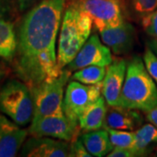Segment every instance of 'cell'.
Masks as SVG:
<instances>
[{"label":"cell","mask_w":157,"mask_h":157,"mask_svg":"<svg viewBox=\"0 0 157 157\" xmlns=\"http://www.w3.org/2000/svg\"><path fill=\"white\" fill-rule=\"evenodd\" d=\"M67 0H41L23 17L17 32L14 70L32 89L63 72L58 63L56 39Z\"/></svg>","instance_id":"obj_1"},{"label":"cell","mask_w":157,"mask_h":157,"mask_svg":"<svg viewBox=\"0 0 157 157\" xmlns=\"http://www.w3.org/2000/svg\"><path fill=\"white\" fill-rule=\"evenodd\" d=\"M157 106V86L140 57L128 64L119 107L148 112Z\"/></svg>","instance_id":"obj_2"},{"label":"cell","mask_w":157,"mask_h":157,"mask_svg":"<svg viewBox=\"0 0 157 157\" xmlns=\"http://www.w3.org/2000/svg\"><path fill=\"white\" fill-rule=\"evenodd\" d=\"M93 26L91 17L73 4H67L63 14L58 46V63L67 67L89 39Z\"/></svg>","instance_id":"obj_3"},{"label":"cell","mask_w":157,"mask_h":157,"mask_svg":"<svg viewBox=\"0 0 157 157\" xmlns=\"http://www.w3.org/2000/svg\"><path fill=\"white\" fill-rule=\"evenodd\" d=\"M34 111L32 90L23 81L11 79L0 88V112L19 126L33 121Z\"/></svg>","instance_id":"obj_4"},{"label":"cell","mask_w":157,"mask_h":157,"mask_svg":"<svg viewBox=\"0 0 157 157\" xmlns=\"http://www.w3.org/2000/svg\"><path fill=\"white\" fill-rule=\"evenodd\" d=\"M70 77L71 71L64 69L61 74L55 79L44 82L31 89L34 104L32 121L46 116L64 113V89Z\"/></svg>","instance_id":"obj_5"},{"label":"cell","mask_w":157,"mask_h":157,"mask_svg":"<svg viewBox=\"0 0 157 157\" xmlns=\"http://www.w3.org/2000/svg\"><path fill=\"white\" fill-rule=\"evenodd\" d=\"M67 2L86 13L99 32L118 26L125 21L126 9L122 0H73Z\"/></svg>","instance_id":"obj_6"},{"label":"cell","mask_w":157,"mask_h":157,"mask_svg":"<svg viewBox=\"0 0 157 157\" xmlns=\"http://www.w3.org/2000/svg\"><path fill=\"white\" fill-rule=\"evenodd\" d=\"M102 83L86 85L71 81L67 85L63 102L64 113L72 121L78 122V117L101 96Z\"/></svg>","instance_id":"obj_7"},{"label":"cell","mask_w":157,"mask_h":157,"mask_svg":"<svg viewBox=\"0 0 157 157\" xmlns=\"http://www.w3.org/2000/svg\"><path fill=\"white\" fill-rule=\"evenodd\" d=\"M78 122L63 113L32 121L28 133L32 136H47L72 142L78 139Z\"/></svg>","instance_id":"obj_8"},{"label":"cell","mask_w":157,"mask_h":157,"mask_svg":"<svg viewBox=\"0 0 157 157\" xmlns=\"http://www.w3.org/2000/svg\"><path fill=\"white\" fill-rule=\"evenodd\" d=\"M113 60L110 48L99 39V36L91 35L78 54L67 66L69 71H76L89 66L108 67Z\"/></svg>","instance_id":"obj_9"},{"label":"cell","mask_w":157,"mask_h":157,"mask_svg":"<svg viewBox=\"0 0 157 157\" xmlns=\"http://www.w3.org/2000/svg\"><path fill=\"white\" fill-rule=\"evenodd\" d=\"M21 156H70V144L66 140H55V138L47 136H33L23 144Z\"/></svg>","instance_id":"obj_10"},{"label":"cell","mask_w":157,"mask_h":157,"mask_svg":"<svg viewBox=\"0 0 157 157\" xmlns=\"http://www.w3.org/2000/svg\"><path fill=\"white\" fill-rule=\"evenodd\" d=\"M127 63L117 58L107 67L106 76L102 82V94L109 107H117L127 73Z\"/></svg>","instance_id":"obj_11"},{"label":"cell","mask_w":157,"mask_h":157,"mask_svg":"<svg viewBox=\"0 0 157 157\" xmlns=\"http://www.w3.org/2000/svg\"><path fill=\"white\" fill-rule=\"evenodd\" d=\"M101 41L107 45L115 55L128 53L135 39V29L129 22L124 21L120 25L101 30Z\"/></svg>","instance_id":"obj_12"},{"label":"cell","mask_w":157,"mask_h":157,"mask_svg":"<svg viewBox=\"0 0 157 157\" xmlns=\"http://www.w3.org/2000/svg\"><path fill=\"white\" fill-rule=\"evenodd\" d=\"M28 134V130L0 113V157L16 156Z\"/></svg>","instance_id":"obj_13"},{"label":"cell","mask_w":157,"mask_h":157,"mask_svg":"<svg viewBox=\"0 0 157 157\" xmlns=\"http://www.w3.org/2000/svg\"><path fill=\"white\" fill-rule=\"evenodd\" d=\"M141 116L136 110H131L121 107H110L105 119L106 128L117 130H134L141 123Z\"/></svg>","instance_id":"obj_14"},{"label":"cell","mask_w":157,"mask_h":157,"mask_svg":"<svg viewBox=\"0 0 157 157\" xmlns=\"http://www.w3.org/2000/svg\"><path fill=\"white\" fill-rule=\"evenodd\" d=\"M106 100L101 96L95 102L90 105L78 117L79 128L85 132L101 129L105 124L107 107Z\"/></svg>","instance_id":"obj_15"},{"label":"cell","mask_w":157,"mask_h":157,"mask_svg":"<svg viewBox=\"0 0 157 157\" xmlns=\"http://www.w3.org/2000/svg\"><path fill=\"white\" fill-rule=\"evenodd\" d=\"M80 140L93 156H105L113 148L106 128L86 132Z\"/></svg>","instance_id":"obj_16"},{"label":"cell","mask_w":157,"mask_h":157,"mask_svg":"<svg viewBox=\"0 0 157 157\" xmlns=\"http://www.w3.org/2000/svg\"><path fill=\"white\" fill-rule=\"evenodd\" d=\"M17 49V35L11 20L0 19V58L12 61Z\"/></svg>","instance_id":"obj_17"},{"label":"cell","mask_w":157,"mask_h":157,"mask_svg":"<svg viewBox=\"0 0 157 157\" xmlns=\"http://www.w3.org/2000/svg\"><path fill=\"white\" fill-rule=\"evenodd\" d=\"M157 142V128L152 123L142 126L135 133V142L132 150L135 156L145 155L148 151V147Z\"/></svg>","instance_id":"obj_18"},{"label":"cell","mask_w":157,"mask_h":157,"mask_svg":"<svg viewBox=\"0 0 157 157\" xmlns=\"http://www.w3.org/2000/svg\"><path fill=\"white\" fill-rule=\"evenodd\" d=\"M107 68L100 66H89L73 73V79L86 85L101 84L106 76Z\"/></svg>","instance_id":"obj_19"},{"label":"cell","mask_w":157,"mask_h":157,"mask_svg":"<svg viewBox=\"0 0 157 157\" xmlns=\"http://www.w3.org/2000/svg\"><path fill=\"white\" fill-rule=\"evenodd\" d=\"M109 134V138L113 147L132 148L135 142V133L128 130L106 128Z\"/></svg>","instance_id":"obj_20"},{"label":"cell","mask_w":157,"mask_h":157,"mask_svg":"<svg viewBox=\"0 0 157 157\" xmlns=\"http://www.w3.org/2000/svg\"><path fill=\"white\" fill-rule=\"evenodd\" d=\"M130 6L136 17L140 19L157 9V0H130Z\"/></svg>","instance_id":"obj_21"},{"label":"cell","mask_w":157,"mask_h":157,"mask_svg":"<svg viewBox=\"0 0 157 157\" xmlns=\"http://www.w3.org/2000/svg\"><path fill=\"white\" fill-rule=\"evenodd\" d=\"M142 27L151 39V47L157 53V9L141 19Z\"/></svg>","instance_id":"obj_22"},{"label":"cell","mask_w":157,"mask_h":157,"mask_svg":"<svg viewBox=\"0 0 157 157\" xmlns=\"http://www.w3.org/2000/svg\"><path fill=\"white\" fill-rule=\"evenodd\" d=\"M17 11L16 0H0V19L12 20Z\"/></svg>","instance_id":"obj_23"},{"label":"cell","mask_w":157,"mask_h":157,"mask_svg":"<svg viewBox=\"0 0 157 157\" xmlns=\"http://www.w3.org/2000/svg\"><path fill=\"white\" fill-rule=\"evenodd\" d=\"M143 61L147 72L157 85V56L151 48L146 49L143 55Z\"/></svg>","instance_id":"obj_24"},{"label":"cell","mask_w":157,"mask_h":157,"mask_svg":"<svg viewBox=\"0 0 157 157\" xmlns=\"http://www.w3.org/2000/svg\"><path fill=\"white\" fill-rule=\"evenodd\" d=\"M70 156L71 157H91L93 156L87 151L82 140L76 139L70 144Z\"/></svg>","instance_id":"obj_25"},{"label":"cell","mask_w":157,"mask_h":157,"mask_svg":"<svg viewBox=\"0 0 157 157\" xmlns=\"http://www.w3.org/2000/svg\"><path fill=\"white\" fill-rule=\"evenodd\" d=\"M107 157H133L135 154L131 148L127 147H113L107 155Z\"/></svg>","instance_id":"obj_26"},{"label":"cell","mask_w":157,"mask_h":157,"mask_svg":"<svg viewBox=\"0 0 157 157\" xmlns=\"http://www.w3.org/2000/svg\"><path fill=\"white\" fill-rule=\"evenodd\" d=\"M41 0H16L17 9L19 12H25L29 11L31 8H33Z\"/></svg>","instance_id":"obj_27"},{"label":"cell","mask_w":157,"mask_h":157,"mask_svg":"<svg viewBox=\"0 0 157 157\" xmlns=\"http://www.w3.org/2000/svg\"><path fill=\"white\" fill-rule=\"evenodd\" d=\"M147 121L157 128V106L147 112Z\"/></svg>","instance_id":"obj_28"},{"label":"cell","mask_w":157,"mask_h":157,"mask_svg":"<svg viewBox=\"0 0 157 157\" xmlns=\"http://www.w3.org/2000/svg\"><path fill=\"white\" fill-rule=\"evenodd\" d=\"M4 74H5L4 69H3V67H2V66L0 65V80L3 78V77H4Z\"/></svg>","instance_id":"obj_29"},{"label":"cell","mask_w":157,"mask_h":157,"mask_svg":"<svg viewBox=\"0 0 157 157\" xmlns=\"http://www.w3.org/2000/svg\"><path fill=\"white\" fill-rule=\"evenodd\" d=\"M67 1H73V0H67Z\"/></svg>","instance_id":"obj_30"}]
</instances>
